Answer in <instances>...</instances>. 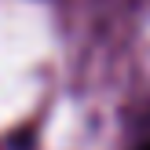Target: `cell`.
I'll return each mask as SVG.
<instances>
[{"label":"cell","mask_w":150,"mask_h":150,"mask_svg":"<svg viewBox=\"0 0 150 150\" xmlns=\"http://www.w3.org/2000/svg\"><path fill=\"white\" fill-rule=\"evenodd\" d=\"M143 150H150V143H146V146H143Z\"/></svg>","instance_id":"1"}]
</instances>
